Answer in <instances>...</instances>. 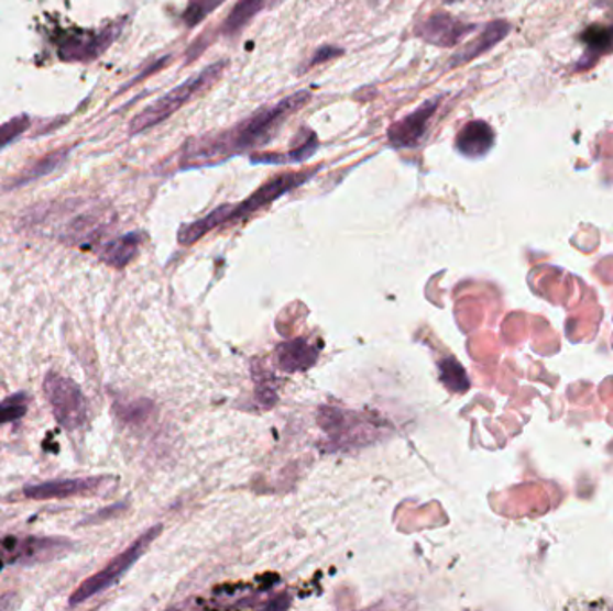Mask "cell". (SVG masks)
Segmentation results:
<instances>
[{"instance_id": "1", "label": "cell", "mask_w": 613, "mask_h": 611, "mask_svg": "<svg viewBox=\"0 0 613 611\" xmlns=\"http://www.w3.org/2000/svg\"><path fill=\"white\" fill-rule=\"evenodd\" d=\"M310 99L313 93L299 90L271 107L261 108L228 132L194 141L185 149L187 153L185 160H189L190 166H196L198 162L201 166H207L208 160H216V158L225 160L228 156L241 155L247 151L266 146L281 133L287 119L307 107Z\"/></svg>"}, {"instance_id": "2", "label": "cell", "mask_w": 613, "mask_h": 611, "mask_svg": "<svg viewBox=\"0 0 613 611\" xmlns=\"http://www.w3.org/2000/svg\"><path fill=\"white\" fill-rule=\"evenodd\" d=\"M227 62H214L208 65L204 70L194 74L193 78L185 79L184 84L174 87L169 92L164 93L162 98L156 99L153 104L144 108L139 115L133 119L130 124L131 135L145 132L150 127L156 126L160 122L167 121L169 116L178 112L179 108H184L190 99L196 98L199 92H204L205 88L216 84L222 76V70L227 68Z\"/></svg>"}, {"instance_id": "3", "label": "cell", "mask_w": 613, "mask_h": 611, "mask_svg": "<svg viewBox=\"0 0 613 611\" xmlns=\"http://www.w3.org/2000/svg\"><path fill=\"white\" fill-rule=\"evenodd\" d=\"M160 533H162V525L150 529L147 533L142 534L141 538L136 540L135 544L130 545L116 559H111L101 573L94 574L92 578L85 579L74 590L73 596L68 597V607H78V604L96 597L97 593H102L108 588L113 587L142 558V554L147 551V547L153 544V540H156Z\"/></svg>"}, {"instance_id": "4", "label": "cell", "mask_w": 613, "mask_h": 611, "mask_svg": "<svg viewBox=\"0 0 613 611\" xmlns=\"http://www.w3.org/2000/svg\"><path fill=\"white\" fill-rule=\"evenodd\" d=\"M45 395L54 411L56 422L65 431H78L87 422V400L73 379L51 371L45 377Z\"/></svg>"}, {"instance_id": "5", "label": "cell", "mask_w": 613, "mask_h": 611, "mask_svg": "<svg viewBox=\"0 0 613 611\" xmlns=\"http://www.w3.org/2000/svg\"><path fill=\"white\" fill-rule=\"evenodd\" d=\"M68 551H70V544L64 540L6 536L0 540V570L6 565H34V563L51 562Z\"/></svg>"}, {"instance_id": "6", "label": "cell", "mask_w": 613, "mask_h": 611, "mask_svg": "<svg viewBox=\"0 0 613 611\" xmlns=\"http://www.w3.org/2000/svg\"><path fill=\"white\" fill-rule=\"evenodd\" d=\"M316 173H318V167L310 170H298V173H284V175L271 178L266 184L261 185L250 198L244 199V201L237 204V207H232L228 223L239 221V219L250 218V215L255 214V212L264 209V207L273 203V201L282 198V196L287 195L291 190L298 189L299 185L309 181Z\"/></svg>"}, {"instance_id": "7", "label": "cell", "mask_w": 613, "mask_h": 611, "mask_svg": "<svg viewBox=\"0 0 613 611\" xmlns=\"http://www.w3.org/2000/svg\"><path fill=\"white\" fill-rule=\"evenodd\" d=\"M444 99V96H436L416 108L415 112L407 113L401 121L393 122L392 126L387 127L390 146L395 149H413L420 146Z\"/></svg>"}, {"instance_id": "8", "label": "cell", "mask_w": 613, "mask_h": 611, "mask_svg": "<svg viewBox=\"0 0 613 611\" xmlns=\"http://www.w3.org/2000/svg\"><path fill=\"white\" fill-rule=\"evenodd\" d=\"M478 25L469 24L463 20L456 19L449 13H433L425 16L415 25V36L425 44L436 45V47H456L463 42L464 36H469L475 31Z\"/></svg>"}, {"instance_id": "9", "label": "cell", "mask_w": 613, "mask_h": 611, "mask_svg": "<svg viewBox=\"0 0 613 611\" xmlns=\"http://www.w3.org/2000/svg\"><path fill=\"white\" fill-rule=\"evenodd\" d=\"M111 477H76V479L47 480L25 486L24 496L33 500L68 499V497L101 493Z\"/></svg>"}, {"instance_id": "10", "label": "cell", "mask_w": 613, "mask_h": 611, "mask_svg": "<svg viewBox=\"0 0 613 611\" xmlns=\"http://www.w3.org/2000/svg\"><path fill=\"white\" fill-rule=\"evenodd\" d=\"M495 132L484 121H470L456 135V149L470 160H479L493 149Z\"/></svg>"}, {"instance_id": "11", "label": "cell", "mask_w": 613, "mask_h": 611, "mask_svg": "<svg viewBox=\"0 0 613 611\" xmlns=\"http://www.w3.org/2000/svg\"><path fill=\"white\" fill-rule=\"evenodd\" d=\"M512 33V25L504 20H495L481 31L478 38H473L470 44L464 45L463 49L450 58L449 68L461 67V65L470 64L479 56H483L488 51H492L495 45L501 44L507 34Z\"/></svg>"}, {"instance_id": "12", "label": "cell", "mask_w": 613, "mask_h": 611, "mask_svg": "<svg viewBox=\"0 0 613 611\" xmlns=\"http://www.w3.org/2000/svg\"><path fill=\"white\" fill-rule=\"evenodd\" d=\"M318 355V348L310 345L309 341L293 340L282 343L276 348L275 357L281 369L287 374H298V371H305L310 366H315Z\"/></svg>"}, {"instance_id": "13", "label": "cell", "mask_w": 613, "mask_h": 611, "mask_svg": "<svg viewBox=\"0 0 613 611\" xmlns=\"http://www.w3.org/2000/svg\"><path fill=\"white\" fill-rule=\"evenodd\" d=\"M319 142L318 136L310 130H302L295 142L293 149L285 155H262L252 156L253 162H262V164H299V162L309 160L310 156L316 155Z\"/></svg>"}, {"instance_id": "14", "label": "cell", "mask_w": 613, "mask_h": 611, "mask_svg": "<svg viewBox=\"0 0 613 611\" xmlns=\"http://www.w3.org/2000/svg\"><path fill=\"white\" fill-rule=\"evenodd\" d=\"M232 207L233 204H222V207L212 210L205 218L198 219L194 223L185 224L184 229L179 230L178 233L179 244L190 246V244L198 243L199 238L218 229L221 224H227Z\"/></svg>"}, {"instance_id": "15", "label": "cell", "mask_w": 613, "mask_h": 611, "mask_svg": "<svg viewBox=\"0 0 613 611\" xmlns=\"http://www.w3.org/2000/svg\"><path fill=\"white\" fill-rule=\"evenodd\" d=\"M264 4H266V0H239L222 22V36L237 38L242 31L247 30V25L261 13Z\"/></svg>"}, {"instance_id": "16", "label": "cell", "mask_w": 613, "mask_h": 611, "mask_svg": "<svg viewBox=\"0 0 613 611\" xmlns=\"http://www.w3.org/2000/svg\"><path fill=\"white\" fill-rule=\"evenodd\" d=\"M142 238L139 233H128L124 237L116 238L108 243L101 252L102 263H107L111 267L128 266L135 258L139 248H141Z\"/></svg>"}, {"instance_id": "17", "label": "cell", "mask_w": 613, "mask_h": 611, "mask_svg": "<svg viewBox=\"0 0 613 611\" xmlns=\"http://www.w3.org/2000/svg\"><path fill=\"white\" fill-rule=\"evenodd\" d=\"M587 49L594 54L592 58H599L603 54L613 51V27H601V25H592L589 30L581 34Z\"/></svg>"}, {"instance_id": "18", "label": "cell", "mask_w": 613, "mask_h": 611, "mask_svg": "<svg viewBox=\"0 0 613 611\" xmlns=\"http://www.w3.org/2000/svg\"><path fill=\"white\" fill-rule=\"evenodd\" d=\"M440 379L447 386V389L455 393H464L469 391L470 382L463 366L456 359H445L440 363Z\"/></svg>"}, {"instance_id": "19", "label": "cell", "mask_w": 613, "mask_h": 611, "mask_svg": "<svg viewBox=\"0 0 613 611\" xmlns=\"http://www.w3.org/2000/svg\"><path fill=\"white\" fill-rule=\"evenodd\" d=\"M225 0H190L184 13L185 25L196 27L204 22L205 16L218 10Z\"/></svg>"}, {"instance_id": "20", "label": "cell", "mask_w": 613, "mask_h": 611, "mask_svg": "<svg viewBox=\"0 0 613 611\" xmlns=\"http://www.w3.org/2000/svg\"><path fill=\"white\" fill-rule=\"evenodd\" d=\"M28 414V398L25 395H13L4 402H0V425L17 422Z\"/></svg>"}, {"instance_id": "21", "label": "cell", "mask_w": 613, "mask_h": 611, "mask_svg": "<svg viewBox=\"0 0 613 611\" xmlns=\"http://www.w3.org/2000/svg\"><path fill=\"white\" fill-rule=\"evenodd\" d=\"M341 54H343V49H339V47H333V45H321V47L313 54V58H310L309 64L305 65V68L318 67L319 64H325V62H329V59L338 58Z\"/></svg>"}, {"instance_id": "22", "label": "cell", "mask_w": 613, "mask_h": 611, "mask_svg": "<svg viewBox=\"0 0 613 611\" xmlns=\"http://www.w3.org/2000/svg\"><path fill=\"white\" fill-rule=\"evenodd\" d=\"M445 4H455V2H459V0H444Z\"/></svg>"}, {"instance_id": "23", "label": "cell", "mask_w": 613, "mask_h": 611, "mask_svg": "<svg viewBox=\"0 0 613 611\" xmlns=\"http://www.w3.org/2000/svg\"><path fill=\"white\" fill-rule=\"evenodd\" d=\"M273 2H275V4H276V2H281V0H273Z\"/></svg>"}]
</instances>
